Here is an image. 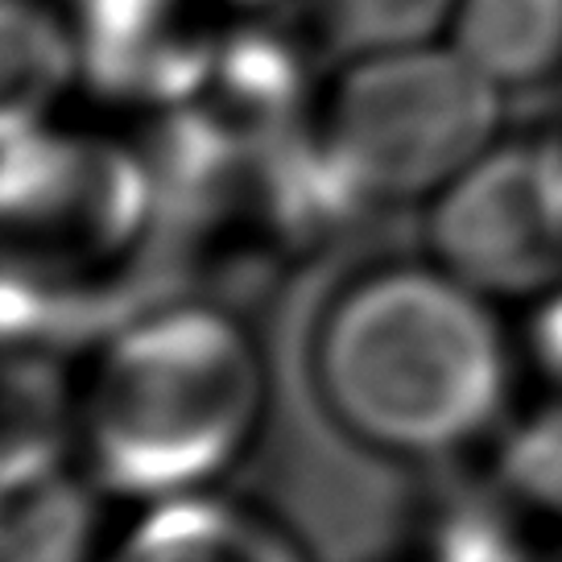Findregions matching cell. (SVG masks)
<instances>
[{
    "label": "cell",
    "instance_id": "obj_1",
    "mask_svg": "<svg viewBox=\"0 0 562 562\" xmlns=\"http://www.w3.org/2000/svg\"><path fill=\"white\" fill-rule=\"evenodd\" d=\"M323 409L356 442L439 459L484 439L509 393L488 299L442 265H389L348 281L315 331Z\"/></svg>",
    "mask_w": 562,
    "mask_h": 562
},
{
    "label": "cell",
    "instance_id": "obj_2",
    "mask_svg": "<svg viewBox=\"0 0 562 562\" xmlns=\"http://www.w3.org/2000/svg\"><path fill=\"white\" fill-rule=\"evenodd\" d=\"M269 405L265 351L211 302L128 318L79 385V463L116 501L211 492L248 456Z\"/></svg>",
    "mask_w": 562,
    "mask_h": 562
},
{
    "label": "cell",
    "instance_id": "obj_3",
    "mask_svg": "<svg viewBox=\"0 0 562 562\" xmlns=\"http://www.w3.org/2000/svg\"><path fill=\"white\" fill-rule=\"evenodd\" d=\"M161 215L145 149L116 133L54 121L0 145V299L58 335L145 257Z\"/></svg>",
    "mask_w": 562,
    "mask_h": 562
},
{
    "label": "cell",
    "instance_id": "obj_4",
    "mask_svg": "<svg viewBox=\"0 0 562 562\" xmlns=\"http://www.w3.org/2000/svg\"><path fill=\"white\" fill-rule=\"evenodd\" d=\"M505 95L439 37L339 63L318 128L376 207L430 203L501 140Z\"/></svg>",
    "mask_w": 562,
    "mask_h": 562
},
{
    "label": "cell",
    "instance_id": "obj_5",
    "mask_svg": "<svg viewBox=\"0 0 562 562\" xmlns=\"http://www.w3.org/2000/svg\"><path fill=\"white\" fill-rule=\"evenodd\" d=\"M430 261L484 299H542L562 281L559 137L496 140L430 199Z\"/></svg>",
    "mask_w": 562,
    "mask_h": 562
},
{
    "label": "cell",
    "instance_id": "obj_6",
    "mask_svg": "<svg viewBox=\"0 0 562 562\" xmlns=\"http://www.w3.org/2000/svg\"><path fill=\"white\" fill-rule=\"evenodd\" d=\"M323 88L306 42L261 13H228L199 91L158 121L215 158L248 166L315 121Z\"/></svg>",
    "mask_w": 562,
    "mask_h": 562
},
{
    "label": "cell",
    "instance_id": "obj_7",
    "mask_svg": "<svg viewBox=\"0 0 562 562\" xmlns=\"http://www.w3.org/2000/svg\"><path fill=\"white\" fill-rule=\"evenodd\" d=\"M67 13L79 91L154 121L199 91L228 18L211 0H75Z\"/></svg>",
    "mask_w": 562,
    "mask_h": 562
},
{
    "label": "cell",
    "instance_id": "obj_8",
    "mask_svg": "<svg viewBox=\"0 0 562 562\" xmlns=\"http://www.w3.org/2000/svg\"><path fill=\"white\" fill-rule=\"evenodd\" d=\"M79 385L83 369L54 335L0 331V509L79 463Z\"/></svg>",
    "mask_w": 562,
    "mask_h": 562
},
{
    "label": "cell",
    "instance_id": "obj_9",
    "mask_svg": "<svg viewBox=\"0 0 562 562\" xmlns=\"http://www.w3.org/2000/svg\"><path fill=\"white\" fill-rule=\"evenodd\" d=\"M79 562H311L285 529L220 492L133 505V517Z\"/></svg>",
    "mask_w": 562,
    "mask_h": 562
},
{
    "label": "cell",
    "instance_id": "obj_10",
    "mask_svg": "<svg viewBox=\"0 0 562 562\" xmlns=\"http://www.w3.org/2000/svg\"><path fill=\"white\" fill-rule=\"evenodd\" d=\"M79 91L75 30L63 0H0V145L63 121Z\"/></svg>",
    "mask_w": 562,
    "mask_h": 562
},
{
    "label": "cell",
    "instance_id": "obj_11",
    "mask_svg": "<svg viewBox=\"0 0 562 562\" xmlns=\"http://www.w3.org/2000/svg\"><path fill=\"white\" fill-rule=\"evenodd\" d=\"M447 42L501 91L533 88L562 70V0H459Z\"/></svg>",
    "mask_w": 562,
    "mask_h": 562
},
{
    "label": "cell",
    "instance_id": "obj_12",
    "mask_svg": "<svg viewBox=\"0 0 562 562\" xmlns=\"http://www.w3.org/2000/svg\"><path fill=\"white\" fill-rule=\"evenodd\" d=\"M459 0H302L311 37L335 63L447 37Z\"/></svg>",
    "mask_w": 562,
    "mask_h": 562
},
{
    "label": "cell",
    "instance_id": "obj_13",
    "mask_svg": "<svg viewBox=\"0 0 562 562\" xmlns=\"http://www.w3.org/2000/svg\"><path fill=\"white\" fill-rule=\"evenodd\" d=\"M496 472L509 501L562 521V393L505 435Z\"/></svg>",
    "mask_w": 562,
    "mask_h": 562
},
{
    "label": "cell",
    "instance_id": "obj_14",
    "mask_svg": "<svg viewBox=\"0 0 562 562\" xmlns=\"http://www.w3.org/2000/svg\"><path fill=\"white\" fill-rule=\"evenodd\" d=\"M529 356L562 393V281L550 285L529 318Z\"/></svg>",
    "mask_w": 562,
    "mask_h": 562
},
{
    "label": "cell",
    "instance_id": "obj_15",
    "mask_svg": "<svg viewBox=\"0 0 562 562\" xmlns=\"http://www.w3.org/2000/svg\"><path fill=\"white\" fill-rule=\"evenodd\" d=\"M0 562H46L42 542L13 517V505L0 509Z\"/></svg>",
    "mask_w": 562,
    "mask_h": 562
},
{
    "label": "cell",
    "instance_id": "obj_16",
    "mask_svg": "<svg viewBox=\"0 0 562 562\" xmlns=\"http://www.w3.org/2000/svg\"><path fill=\"white\" fill-rule=\"evenodd\" d=\"M220 13H265V9H273L281 0H211Z\"/></svg>",
    "mask_w": 562,
    "mask_h": 562
},
{
    "label": "cell",
    "instance_id": "obj_17",
    "mask_svg": "<svg viewBox=\"0 0 562 562\" xmlns=\"http://www.w3.org/2000/svg\"><path fill=\"white\" fill-rule=\"evenodd\" d=\"M559 161H562V140H559Z\"/></svg>",
    "mask_w": 562,
    "mask_h": 562
},
{
    "label": "cell",
    "instance_id": "obj_18",
    "mask_svg": "<svg viewBox=\"0 0 562 562\" xmlns=\"http://www.w3.org/2000/svg\"><path fill=\"white\" fill-rule=\"evenodd\" d=\"M63 4H75V0H63Z\"/></svg>",
    "mask_w": 562,
    "mask_h": 562
}]
</instances>
